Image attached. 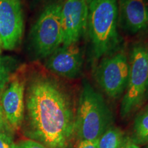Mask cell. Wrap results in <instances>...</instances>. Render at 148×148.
<instances>
[{"mask_svg":"<svg viewBox=\"0 0 148 148\" xmlns=\"http://www.w3.org/2000/svg\"><path fill=\"white\" fill-rule=\"evenodd\" d=\"M130 138L138 145L148 144V107L135 118Z\"/></svg>","mask_w":148,"mask_h":148,"instance_id":"cell-12","label":"cell"},{"mask_svg":"<svg viewBox=\"0 0 148 148\" xmlns=\"http://www.w3.org/2000/svg\"><path fill=\"white\" fill-rule=\"evenodd\" d=\"M24 30L20 0H0V36L3 49L13 50L21 41Z\"/></svg>","mask_w":148,"mask_h":148,"instance_id":"cell-7","label":"cell"},{"mask_svg":"<svg viewBox=\"0 0 148 148\" xmlns=\"http://www.w3.org/2000/svg\"><path fill=\"white\" fill-rule=\"evenodd\" d=\"M124 136L121 129L112 125L98 139V148H119Z\"/></svg>","mask_w":148,"mask_h":148,"instance_id":"cell-13","label":"cell"},{"mask_svg":"<svg viewBox=\"0 0 148 148\" xmlns=\"http://www.w3.org/2000/svg\"><path fill=\"white\" fill-rule=\"evenodd\" d=\"M119 148H140L137 144L132 141L130 136H124Z\"/></svg>","mask_w":148,"mask_h":148,"instance_id":"cell-18","label":"cell"},{"mask_svg":"<svg viewBox=\"0 0 148 148\" xmlns=\"http://www.w3.org/2000/svg\"><path fill=\"white\" fill-rule=\"evenodd\" d=\"M146 3H147V10H148V0L146 1Z\"/></svg>","mask_w":148,"mask_h":148,"instance_id":"cell-21","label":"cell"},{"mask_svg":"<svg viewBox=\"0 0 148 148\" xmlns=\"http://www.w3.org/2000/svg\"><path fill=\"white\" fill-rule=\"evenodd\" d=\"M60 13L61 5H48L33 25L30 32V42L38 58H47L62 45Z\"/></svg>","mask_w":148,"mask_h":148,"instance_id":"cell-5","label":"cell"},{"mask_svg":"<svg viewBox=\"0 0 148 148\" xmlns=\"http://www.w3.org/2000/svg\"><path fill=\"white\" fill-rule=\"evenodd\" d=\"M145 148H148V144H147V146H146Z\"/></svg>","mask_w":148,"mask_h":148,"instance_id":"cell-22","label":"cell"},{"mask_svg":"<svg viewBox=\"0 0 148 148\" xmlns=\"http://www.w3.org/2000/svg\"><path fill=\"white\" fill-rule=\"evenodd\" d=\"M112 123V112L102 95L83 81L75 108V136L79 141L98 140Z\"/></svg>","mask_w":148,"mask_h":148,"instance_id":"cell-3","label":"cell"},{"mask_svg":"<svg viewBox=\"0 0 148 148\" xmlns=\"http://www.w3.org/2000/svg\"><path fill=\"white\" fill-rule=\"evenodd\" d=\"M119 22L128 33L134 34L148 28L145 0H118Z\"/></svg>","mask_w":148,"mask_h":148,"instance_id":"cell-11","label":"cell"},{"mask_svg":"<svg viewBox=\"0 0 148 148\" xmlns=\"http://www.w3.org/2000/svg\"><path fill=\"white\" fill-rule=\"evenodd\" d=\"M7 128H10V127H9L8 123H7L4 113H3L1 104H0V134L5 132V129Z\"/></svg>","mask_w":148,"mask_h":148,"instance_id":"cell-19","label":"cell"},{"mask_svg":"<svg viewBox=\"0 0 148 148\" xmlns=\"http://www.w3.org/2000/svg\"><path fill=\"white\" fill-rule=\"evenodd\" d=\"M26 134L49 148H69L75 136L73 98L56 79L38 74L29 81L25 100Z\"/></svg>","mask_w":148,"mask_h":148,"instance_id":"cell-1","label":"cell"},{"mask_svg":"<svg viewBox=\"0 0 148 148\" xmlns=\"http://www.w3.org/2000/svg\"><path fill=\"white\" fill-rule=\"evenodd\" d=\"M148 90V44L138 42L131 49L129 76L120 105L121 118H126L142 104Z\"/></svg>","mask_w":148,"mask_h":148,"instance_id":"cell-4","label":"cell"},{"mask_svg":"<svg viewBox=\"0 0 148 148\" xmlns=\"http://www.w3.org/2000/svg\"><path fill=\"white\" fill-rule=\"evenodd\" d=\"M87 27L95 59L118 49L119 44L118 0H88Z\"/></svg>","mask_w":148,"mask_h":148,"instance_id":"cell-2","label":"cell"},{"mask_svg":"<svg viewBox=\"0 0 148 148\" xmlns=\"http://www.w3.org/2000/svg\"><path fill=\"white\" fill-rule=\"evenodd\" d=\"M11 77L10 68L3 57L0 56V95Z\"/></svg>","mask_w":148,"mask_h":148,"instance_id":"cell-14","label":"cell"},{"mask_svg":"<svg viewBox=\"0 0 148 148\" xmlns=\"http://www.w3.org/2000/svg\"><path fill=\"white\" fill-rule=\"evenodd\" d=\"M3 51V46H2V42H1V36H0V54H1V52Z\"/></svg>","mask_w":148,"mask_h":148,"instance_id":"cell-20","label":"cell"},{"mask_svg":"<svg viewBox=\"0 0 148 148\" xmlns=\"http://www.w3.org/2000/svg\"><path fill=\"white\" fill-rule=\"evenodd\" d=\"M88 0H65L61 5L62 45L77 43L87 27Z\"/></svg>","mask_w":148,"mask_h":148,"instance_id":"cell-8","label":"cell"},{"mask_svg":"<svg viewBox=\"0 0 148 148\" xmlns=\"http://www.w3.org/2000/svg\"><path fill=\"white\" fill-rule=\"evenodd\" d=\"M77 148H98V140L79 141Z\"/></svg>","mask_w":148,"mask_h":148,"instance_id":"cell-17","label":"cell"},{"mask_svg":"<svg viewBox=\"0 0 148 148\" xmlns=\"http://www.w3.org/2000/svg\"><path fill=\"white\" fill-rule=\"evenodd\" d=\"M95 75L108 97L116 99L123 95L129 76V57L125 49H117L101 58Z\"/></svg>","mask_w":148,"mask_h":148,"instance_id":"cell-6","label":"cell"},{"mask_svg":"<svg viewBox=\"0 0 148 148\" xmlns=\"http://www.w3.org/2000/svg\"><path fill=\"white\" fill-rule=\"evenodd\" d=\"M83 55L77 43L61 45L47 58L45 66L48 70L67 79L76 78L81 74Z\"/></svg>","mask_w":148,"mask_h":148,"instance_id":"cell-10","label":"cell"},{"mask_svg":"<svg viewBox=\"0 0 148 148\" xmlns=\"http://www.w3.org/2000/svg\"><path fill=\"white\" fill-rule=\"evenodd\" d=\"M0 148H14V143L5 132L0 134Z\"/></svg>","mask_w":148,"mask_h":148,"instance_id":"cell-16","label":"cell"},{"mask_svg":"<svg viewBox=\"0 0 148 148\" xmlns=\"http://www.w3.org/2000/svg\"><path fill=\"white\" fill-rule=\"evenodd\" d=\"M147 95H148V90H147Z\"/></svg>","mask_w":148,"mask_h":148,"instance_id":"cell-23","label":"cell"},{"mask_svg":"<svg viewBox=\"0 0 148 148\" xmlns=\"http://www.w3.org/2000/svg\"><path fill=\"white\" fill-rule=\"evenodd\" d=\"M25 82L22 75L10 77L1 94L0 104L10 129L17 130L21 127L25 117Z\"/></svg>","mask_w":148,"mask_h":148,"instance_id":"cell-9","label":"cell"},{"mask_svg":"<svg viewBox=\"0 0 148 148\" xmlns=\"http://www.w3.org/2000/svg\"><path fill=\"white\" fill-rule=\"evenodd\" d=\"M14 148H49L39 142L32 139L22 140L14 143Z\"/></svg>","mask_w":148,"mask_h":148,"instance_id":"cell-15","label":"cell"}]
</instances>
